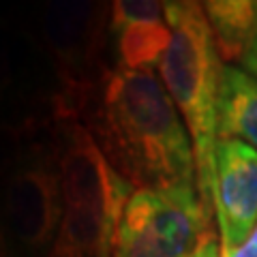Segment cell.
I'll list each match as a JSON object with an SVG mask.
<instances>
[{
	"label": "cell",
	"mask_w": 257,
	"mask_h": 257,
	"mask_svg": "<svg viewBox=\"0 0 257 257\" xmlns=\"http://www.w3.org/2000/svg\"><path fill=\"white\" fill-rule=\"evenodd\" d=\"M79 116L111 167L133 189L197 187L189 128L155 73L109 69Z\"/></svg>",
	"instance_id": "1"
},
{
	"label": "cell",
	"mask_w": 257,
	"mask_h": 257,
	"mask_svg": "<svg viewBox=\"0 0 257 257\" xmlns=\"http://www.w3.org/2000/svg\"><path fill=\"white\" fill-rule=\"evenodd\" d=\"M165 15L172 41L159 64V75L189 128L195 152L197 193L212 210V157L219 142L216 105L225 62L216 50L202 3H165Z\"/></svg>",
	"instance_id": "2"
},
{
	"label": "cell",
	"mask_w": 257,
	"mask_h": 257,
	"mask_svg": "<svg viewBox=\"0 0 257 257\" xmlns=\"http://www.w3.org/2000/svg\"><path fill=\"white\" fill-rule=\"evenodd\" d=\"M212 238V210L197 187L135 189L120 216L114 257H191Z\"/></svg>",
	"instance_id": "3"
},
{
	"label": "cell",
	"mask_w": 257,
	"mask_h": 257,
	"mask_svg": "<svg viewBox=\"0 0 257 257\" xmlns=\"http://www.w3.org/2000/svg\"><path fill=\"white\" fill-rule=\"evenodd\" d=\"M62 219V193L52 128L39 140L24 128L5 199L9 257H47Z\"/></svg>",
	"instance_id": "4"
},
{
	"label": "cell",
	"mask_w": 257,
	"mask_h": 257,
	"mask_svg": "<svg viewBox=\"0 0 257 257\" xmlns=\"http://www.w3.org/2000/svg\"><path fill=\"white\" fill-rule=\"evenodd\" d=\"M111 7L82 0H54L41 11V37L62 84L58 116L75 118L109 69L99 67L103 28Z\"/></svg>",
	"instance_id": "5"
},
{
	"label": "cell",
	"mask_w": 257,
	"mask_h": 257,
	"mask_svg": "<svg viewBox=\"0 0 257 257\" xmlns=\"http://www.w3.org/2000/svg\"><path fill=\"white\" fill-rule=\"evenodd\" d=\"M212 165V210L221 257H227L257 227V150L238 140H219Z\"/></svg>",
	"instance_id": "6"
},
{
	"label": "cell",
	"mask_w": 257,
	"mask_h": 257,
	"mask_svg": "<svg viewBox=\"0 0 257 257\" xmlns=\"http://www.w3.org/2000/svg\"><path fill=\"white\" fill-rule=\"evenodd\" d=\"M107 30L116 41L118 69L128 71L155 73L172 41L165 3L157 0H116Z\"/></svg>",
	"instance_id": "7"
},
{
	"label": "cell",
	"mask_w": 257,
	"mask_h": 257,
	"mask_svg": "<svg viewBox=\"0 0 257 257\" xmlns=\"http://www.w3.org/2000/svg\"><path fill=\"white\" fill-rule=\"evenodd\" d=\"M216 131L219 140H238L257 150V79L242 67H223Z\"/></svg>",
	"instance_id": "8"
},
{
	"label": "cell",
	"mask_w": 257,
	"mask_h": 257,
	"mask_svg": "<svg viewBox=\"0 0 257 257\" xmlns=\"http://www.w3.org/2000/svg\"><path fill=\"white\" fill-rule=\"evenodd\" d=\"M202 5L221 60L225 64L236 60L240 62L257 26V3L253 0H208Z\"/></svg>",
	"instance_id": "9"
},
{
	"label": "cell",
	"mask_w": 257,
	"mask_h": 257,
	"mask_svg": "<svg viewBox=\"0 0 257 257\" xmlns=\"http://www.w3.org/2000/svg\"><path fill=\"white\" fill-rule=\"evenodd\" d=\"M22 135L24 128L0 126V257H9V246H7V234H5V199H7V182H9L13 161L18 157Z\"/></svg>",
	"instance_id": "10"
},
{
	"label": "cell",
	"mask_w": 257,
	"mask_h": 257,
	"mask_svg": "<svg viewBox=\"0 0 257 257\" xmlns=\"http://www.w3.org/2000/svg\"><path fill=\"white\" fill-rule=\"evenodd\" d=\"M240 64H242V69L246 71L248 75H253L257 79V26H255V32L251 37V43H248L246 52L242 56V60H240Z\"/></svg>",
	"instance_id": "11"
},
{
	"label": "cell",
	"mask_w": 257,
	"mask_h": 257,
	"mask_svg": "<svg viewBox=\"0 0 257 257\" xmlns=\"http://www.w3.org/2000/svg\"><path fill=\"white\" fill-rule=\"evenodd\" d=\"M227 257H257V227L251 236H248V240L238 248V251H234L231 255Z\"/></svg>",
	"instance_id": "12"
},
{
	"label": "cell",
	"mask_w": 257,
	"mask_h": 257,
	"mask_svg": "<svg viewBox=\"0 0 257 257\" xmlns=\"http://www.w3.org/2000/svg\"><path fill=\"white\" fill-rule=\"evenodd\" d=\"M191 257H221V242L216 238L208 240V242L199 248L197 253H193Z\"/></svg>",
	"instance_id": "13"
}]
</instances>
